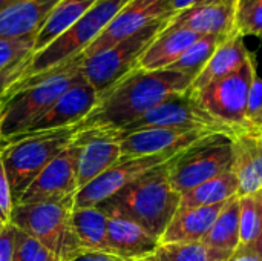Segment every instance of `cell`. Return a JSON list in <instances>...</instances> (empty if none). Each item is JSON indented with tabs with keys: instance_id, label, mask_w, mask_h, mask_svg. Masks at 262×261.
I'll use <instances>...</instances> for the list:
<instances>
[{
	"instance_id": "1",
	"label": "cell",
	"mask_w": 262,
	"mask_h": 261,
	"mask_svg": "<svg viewBox=\"0 0 262 261\" xmlns=\"http://www.w3.org/2000/svg\"><path fill=\"white\" fill-rule=\"evenodd\" d=\"M192 82V77L172 69L147 71L135 68L98 95L95 108L80 126L120 131L170 95L186 92Z\"/></svg>"
},
{
	"instance_id": "2",
	"label": "cell",
	"mask_w": 262,
	"mask_h": 261,
	"mask_svg": "<svg viewBox=\"0 0 262 261\" xmlns=\"http://www.w3.org/2000/svg\"><path fill=\"white\" fill-rule=\"evenodd\" d=\"M81 60L14 83L0 98V142L25 134L74 85L84 80Z\"/></svg>"
},
{
	"instance_id": "3",
	"label": "cell",
	"mask_w": 262,
	"mask_h": 261,
	"mask_svg": "<svg viewBox=\"0 0 262 261\" xmlns=\"http://www.w3.org/2000/svg\"><path fill=\"white\" fill-rule=\"evenodd\" d=\"M170 162L146 172L98 205V208L109 217L127 218L154 237L161 238L181 202V195L169 180L167 169Z\"/></svg>"
},
{
	"instance_id": "4",
	"label": "cell",
	"mask_w": 262,
	"mask_h": 261,
	"mask_svg": "<svg viewBox=\"0 0 262 261\" xmlns=\"http://www.w3.org/2000/svg\"><path fill=\"white\" fill-rule=\"evenodd\" d=\"M80 129L81 126L75 125L52 131L21 134L0 142V155L14 205L20 202L28 186L71 143Z\"/></svg>"
},
{
	"instance_id": "5",
	"label": "cell",
	"mask_w": 262,
	"mask_h": 261,
	"mask_svg": "<svg viewBox=\"0 0 262 261\" xmlns=\"http://www.w3.org/2000/svg\"><path fill=\"white\" fill-rule=\"evenodd\" d=\"M75 197L54 202L18 203L11 214V225L40 242L58 261H71L81 249L72 231Z\"/></svg>"
},
{
	"instance_id": "6",
	"label": "cell",
	"mask_w": 262,
	"mask_h": 261,
	"mask_svg": "<svg viewBox=\"0 0 262 261\" xmlns=\"http://www.w3.org/2000/svg\"><path fill=\"white\" fill-rule=\"evenodd\" d=\"M129 2L130 0H98L61 35H58L41 51L35 52L25 65L17 82L72 62L101 34V31L109 25L117 12Z\"/></svg>"
},
{
	"instance_id": "7",
	"label": "cell",
	"mask_w": 262,
	"mask_h": 261,
	"mask_svg": "<svg viewBox=\"0 0 262 261\" xmlns=\"http://www.w3.org/2000/svg\"><path fill=\"white\" fill-rule=\"evenodd\" d=\"M173 17L158 18L112 48L83 60L81 71L95 92L101 95L118 80L138 68V63L149 45L170 25Z\"/></svg>"
},
{
	"instance_id": "8",
	"label": "cell",
	"mask_w": 262,
	"mask_h": 261,
	"mask_svg": "<svg viewBox=\"0 0 262 261\" xmlns=\"http://www.w3.org/2000/svg\"><path fill=\"white\" fill-rule=\"evenodd\" d=\"M232 137L216 134L180 152L169 165V180L183 195L198 185L232 171Z\"/></svg>"
},
{
	"instance_id": "9",
	"label": "cell",
	"mask_w": 262,
	"mask_h": 261,
	"mask_svg": "<svg viewBox=\"0 0 262 261\" xmlns=\"http://www.w3.org/2000/svg\"><path fill=\"white\" fill-rule=\"evenodd\" d=\"M256 74V62L255 55L252 54L250 58L238 71L192 94L201 103V106L218 122L238 134L246 132L249 131L246 120L247 98Z\"/></svg>"
},
{
	"instance_id": "10",
	"label": "cell",
	"mask_w": 262,
	"mask_h": 261,
	"mask_svg": "<svg viewBox=\"0 0 262 261\" xmlns=\"http://www.w3.org/2000/svg\"><path fill=\"white\" fill-rule=\"evenodd\" d=\"M147 128H203L230 135L232 138L238 135V132L210 115L189 89L186 92L170 95L118 132L127 134Z\"/></svg>"
},
{
	"instance_id": "11",
	"label": "cell",
	"mask_w": 262,
	"mask_h": 261,
	"mask_svg": "<svg viewBox=\"0 0 262 261\" xmlns=\"http://www.w3.org/2000/svg\"><path fill=\"white\" fill-rule=\"evenodd\" d=\"M180 152H163L146 157L120 158L115 165H112L101 175H98L95 180H92L89 185L77 192L75 208H94L101 205L146 172L166 165Z\"/></svg>"
},
{
	"instance_id": "12",
	"label": "cell",
	"mask_w": 262,
	"mask_h": 261,
	"mask_svg": "<svg viewBox=\"0 0 262 261\" xmlns=\"http://www.w3.org/2000/svg\"><path fill=\"white\" fill-rule=\"evenodd\" d=\"M173 15L177 14L170 9L167 0H130L117 12V15L109 22L101 34L78 55V58L81 62L91 58L95 54L109 49L118 42L134 35L146 25L158 18Z\"/></svg>"
},
{
	"instance_id": "13",
	"label": "cell",
	"mask_w": 262,
	"mask_h": 261,
	"mask_svg": "<svg viewBox=\"0 0 262 261\" xmlns=\"http://www.w3.org/2000/svg\"><path fill=\"white\" fill-rule=\"evenodd\" d=\"M78 191L121 158L120 132L109 128H81L74 135Z\"/></svg>"
},
{
	"instance_id": "14",
	"label": "cell",
	"mask_w": 262,
	"mask_h": 261,
	"mask_svg": "<svg viewBox=\"0 0 262 261\" xmlns=\"http://www.w3.org/2000/svg\"><path fill=\"white\" fill-rule=\"evenodd\" d=\"M216 134L203 128H147L120 134L121 158L180 152Z\"/></svg>"
},
{
	"instance_id": "15",
	"label": "cell",
	"mask_w": 262,
	"mask_h": 261,
	"mask_svg": "<svg viewBox=\"0 0 262 261\" xmlns=\"http://www.w3.org/2000/svg\"><path fill=\"white\" fill-rule=\"evenodd\" d=\"M77 192V148L72 138L71 143L28 186L18 203L64 200L75 197Z\"/></svg>"
},
{
	"instance_id": "16",
	"label": "cell",
	"mask_w": 262,
	"mask_h": 261,
	"mask_svg": "<svg viewBox=\"0 0 262 261\" xmlns=\"http://www.w3.org/2000/svg\"><path fill=\"white\" fill-rule=\"evenodd\" d=\"M98 102V94L88 83V80H81L80 83L69 88L51 108L41 115L25 134L52 131L68 126L80 125L95 108Z\"/></svg>"
},
{
	"instance_id": "17",
	"label": "cell",
	"mask_w": 262,
	"mask_h": 261,
	"mask_svg": "<svg viewBox=\"0 0 262 261\" xmlns=\"http://www.w3.org/2000/svg\"><path fill=\"white\" fill-rule=\"evenodd\" d=\"M238 5L230 0H213L177 14L169 26L186 28L200 35H232L236 32Z\"/></svg>"
},
{
	"instance_id": "18",
	"label": "cell",
	"mask_w": 262,
	"mask_h": 261,
	"mask_svg": "<svg viewBox=\"0 0 262 261\" xmlns=\"http://www.w3.org/2000/svg\"><path fill=\"white\" fill-rule=\"evenodd\" d=\"M160 245V238L140 225L123 217H109L106 234V251L109 254L124 261H138L154 254Z\"/></svg>"
},
{
	"instance_id": "19",
	"label": "cell",
	"mask_w": 262,
	"mask_h": 261,
	"mask_svg": "<svg viewBox=\"0 0 262 261\" xmlns=\"http://www.w3.org/2000/svg\"><path fill=\"white\" fill-rule=\"evenodd\" d=\"M232 172L238 180V197L262 191V135L239 132L232 138Z\"/></svg>"
},
{
	"instance_id": "20",
	"label": "cell",
	"mask_w": 262,
	"mask_h": 261,
	"mask_svg": "<svg viewBox=\"0 0 262 261\" xmlns=\"http://www.w3.org/2000/svg\"><path fill=\"white\" fill-rule=\"evenodd\" d=\"M250 55L252 52L246 48L244 37L236 31L216 48V51L209 58L206 66L193 78L189 91L190 92L201 91L207 85L233 74L250 58Z\"/></svg>"
},
{
	"instance_id": "21",
	"label": "cell",
	"mask_w": 262,
	"mask_h": 261,
	"mask_svg": "<svg viewBox=\"0 0 262 261\" xmlns=\"http://www.w3.org/2000/svg\"><path fill=\"white\" fill-rule=\"evenodd\" d=\"M227 203V202H226ZM226 203H218L212 206H198L178 209L169 226L166 228L161 245L169 243H198L203 242L218 218L221 209Z\"/></svg>"
},
{
	"instance_id": "22",
	"label": "cell",
	"mask_w": 262,
	"mask_h": 261,
	"mask_svg": "<svg viewBox=\"0 0 262 261\" xmlns=\"http://www.w3.org/2000/svg\"><path fill=\"white\" fill-rule=\"evenodd\" d=\"M61 0H25L0 11V38L37 34Z\"/></svg>"
},
{
	"instance_id": "23",
	"label": "cell",
	"mask_w": 262,
	"mask_h": 261,
	"mask_svg": "<svg viewBox=\"0 0 262 261\" xmlns=\"http://www.w3.org/2000/svg\"><path fill=\"white\" fill-rule=\"evenodd\" d=\"M201 35L186 29L167 26L146 49L138 68L147 71L170 68Z\"/></svg>"
},
{
	"instance_id": "24",
	"label": "cell",
	"mask_w": 262,
	"mask_h": 261,
	"mask_svg": "<svg viewBox=\"0 0 262 261\" xmlns=\"http://www.w3.org/2000/svg\"><path fill=\"white\" fill-rule=\"evenodd\" d=\"M209 261H227L239 246V197L229 200L204 237Z\"/></svg>"
},
{
	"instance_id": "25",
	"label": "cell",
	"mask_w": 262,
	"mask_h": 261,
	"mask_svg": "<svg viewBox=\"0 0 262 261\" xmlns=\"http://www.w3.org/2000/svg\"><path fill=\"white\" fill-rule=\"evenodd\" d=\"M109 215L98 206L94 208H74L72 211V231L78 242L81 252H107Z\"/></svg>"
},
{
	"instance_id": "26",
	"label": "cell",
	"mask_w": 262,
	"mask_h": 261,
	"mask_svg": "<svg viewBox=\"0 0 262 261\" xmlns=\"http://www.w3.org/2000/svg\"><path fill=\"white\" fill-rule=\"evenodd\" d=\"M35 35L0 38V98L18 80L25 65L34 55Z\"/></svg>"
},
{
	"instance_id": "27",
	"label": "cell",
	"mask_w": 262,
	"mask_h": 261,
	"mask_svg": "<svg viewBox=\"0 0 262 261\" xmlns=\"http://www.w3.org/2000/svg\"><path fill=\"white\" fill-rule=\"evenodd\" d=\"M97 2L98 0H61L49 14L41 29L37 32L34 54L41 51L58 35H61L69 26H72L78 18H81Z\"/></svg>"
},
{
	"instance_id": "28",
	"label": "cell",
	"mask_w": 262,
	"mask_h": 261,
	"mask_svg": "<svg viewBox=\"0 0 262 261\" xmlns=\"http://www.w3.org/2000/svg\"><path fill=\"white\" fill-rule=\"evenodd\" d=\"M238 180L232 171H227L212 180H207L196 188L184 192L181 195L180 209L212 206L218 203H226L233 197H238Z\"/></svg>"
},
{
	"instance_id": "29",
	"label": "cell",
	"mask_w": 262,
	"mask_h": 261,
	"mask_svg": "<svg viewBox=\"0 0 262 261\" xmlns=\"http://www.w3.org/2000/svg\"><path fill=\"white\" fill-rule=\"evenodd\" d=\"M229 35H201L170 68L172 71L183 72L192 78H195L201 69L206 66L209 58L213 55L216 48L227 38Z\"/></svg>"
},
{
	"instance_id": "30",
	"label": "cell",
	"mask_w": 262,
	"mask_h": 261,
	"mask_svg": "<svg viewBox=\"0 0 262 261\" xmlns=\"http://www.w3.org/2000/svg\"><path fill=\"white\" fill-rule=\"evenodd\" d=\"M262 231V191L239 197V245L253 246Z\"/></svg>"
},
{
	"instance_id": "31",
	"label": "cell",
	"mask_w": 262,
	"mask_h": 261,
	"mask_svg": "<svg viewBox=\"0 0 262 261\" xmlns=\"http://www.w3.org/2000/svg\"><path fill=\"white\" fill-rule=\"evenodd\" d=\"M138 261H209V252L203 242L169 243L160 245L154 254Z\"/></svg>"
},
{
	"instance_id": "32",
	"label": "cell",
	"mask_w": 262,
	"mask_h": 261,
	"mask_svg": "<svg viewBox=\"0 0 262 261\" xmlns=\"http://www.w3.org/2000/svg\"><path fill=\"white\" fill-rule=\"evenodd\" d=\"M12 261H58L40 242L15 228Z\"/></svg>"
},
{
	"instance_id": "33",
	"label": "cell",
	"mask_w": 262,
	"mask_h": 261,
	"mask_svg": "<svg viewBox=\"0 0 262 261\" xmlns=\"http://www.w3.org/2000/svg\"><path fill=\"white\" fill-rule=\"evenodd\" d=\"M236 31L246 35H255L262 40V0H255L236 11Z\"/></svg>"
},
{
	"instance_id": "34",
	"label": "cell",
	"mask_w": 262,
	"mask_h": 261,
	"mask_svg": "<svg viewBox=\"0 0 262 261\" xmlns=\"http://www.w3.org/2000/svg\"><path fill=\"white\" fill-rule=\"evenodd\" d=\"M246 120L250 132H256L262 125V78L256 74L247 98V111Z\"/></svg>"
},
{
	"instance_id": "35",
	"label": "cell",
	"mask_w": 262,
	"mask_h": 261,
	"mask_svg": "<svg viewBox=\"0 0 262 261\" xmlns=\"http://www.w3.org/2000/svg\"><path fill=\"white\" fill-rule=\"evenodd\" d=\"M14 200H12V194H11V186L8 182V175L2 162V155H0V222L3 225H9L11 223V214L14 209Z\"/></svg>"
},
{
	"instance_id": "36",
	"label": "cell",
	"mask_w": 262,
	"mask_h": 261,
	"mask_svg": "<svg viewBox=\"0 0 262 261\" xmlns=\"http://www.w3.org/2000/svg\"><path fill=\"white\" fill-rule=\"evenodd\" d=\"M15 243V226L6 225L0 234V261H12Z\"/></svg>"
},
{
	"instance_id": "37",
	"label": "cell",
	"mask_w": 262,
	"mask_h": 261,
	"mask_svg": "<svg viewBox=\"0 0 262 261\" xmlns=\"http://www.w3.org/2000/svg\"><path fill=\"white\" fill-rule=\"evenodd\" d=\"M227 261H262L259 255L256 254L253 246H243L239 245L238 249L230 255Z\"/></svg>"
},
{
	"instance_id": "38",
	"label": "cell",
	"mask_w": 262,
	"mask_h": 261,
	"mask_svg": "<svg viewBox=\"0 0 262 261\" xmlns=\"http://www.w3.org/2000/svg\"><path fill=\"white\" fill-rule=\"evenodd\" d=\"M71 261H124L109 252H80Z\"/></svg>"
},
{
	"instance_id": "39",
	"label": "cell",
	"mask_w": 262,
	"mask_h": 261,
	"mask_svg": "<svg viewBox=\"0 0 262 261\" xmlns=\"http://www.w3.org/2000/svg\"><path fill=\"white\" fill-rule=\"evenodd\" d=\"M167 2H169L170 9L175 14H180V12L187 11L193 6H198V5L206 3V2H213V0H167Z\"/></svg>"
},
{
	"instance_id": "40",
	"label": "cell",
	"mask_w": 262,
	"mask_h": 261,
	"mask_svg": "<svg viewBox=\"0 0 262 261\" xmlns=\"http://www.w3.org/2000/svg\"><path fill=\"white\" fill-rule=\"evenodd\" d=\"M253 248H255L256 254L259 255V258H261V260H262V231H261V232H259V235H258L256 242L253 243Z\"/></svg>"
},
{
	"instance_id": "41",
	"label": "cell",
	"mask_w": 262,
	"mask_h": 261,
	"mask_svg": "<svg viewBox=\"0 0 262 261\" xmlns=\"http://www.w3.org/2000/svg\"><path fill=\"white\" fill-rule=\"evenodd\" d=\"M20 2H25V0H0V11L9 8V6H14V5L20 3Z\"/></svg>"
},
{
	"instance_id": "42",
	"label": "cell",
	"mask_w": 262,
	"mask_h": 261,
	"mask_svg": "<svg viewBox=\"0 0 262 261\" xmlns=\"http://www.w3.org/2000/svg\"><path fill=\"white\" fill-rule=\"evenodd\" d=\"M252 2H255V0H238V9L244 8L246 5H249V3H252Z\"/></svg>"
},
{
	"instance_id": "43",
	"label": "cell",
	"mask_w": 262,
	"mask_h": 261,
	"mask_svg": "<svg viewBox=\"0 0 262 261\" xmlns=\"http://www.w3.org/2000/svg\"><path fill=\"white\" fill-rule=\"evenodd\" d=\"M5 226H6V225H3V223L0 222V234H2V231H3V228H5Z\"/></svg>"
},
{
	"instance_id": "44",
	"label": "cell",
	"mask_w": 262,
	"mask_h": 261,
	"mask_svg": "<svg viewBox=\"0 0 262 261\" xmlns=\"http://www.w3.org/2000/svg\"><path fill=\"white\" fill-rule=\"evenodd\" d=\"M256 132H258V134H259V135H262V125H261V126H259V129H258V131H256Z\"/></svg>"
},
{
	"instance_id": "45",
	"label": "cell",
	"mask_w": 262,
	"mask_h": 261,
	"mask_svg": "<svg viewBox=\"0 0 262 261\" xmlns=\"http://www.w3.org/2000/svg\"><path fill=\"white\" fill-rule=\"evenodd\" d=\"M230 2H235V3H236V5H238V0H230Z\"/></svg>"
}]
</instances>
